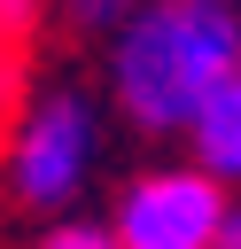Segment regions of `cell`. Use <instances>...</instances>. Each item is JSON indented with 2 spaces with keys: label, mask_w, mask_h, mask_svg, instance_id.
<instances>
[{
  "label": "cell",
  "mask_w": 241,
  "mask_h": 249,
  "mask_svg": "<svg viewBox=\"0 0 241 249\" xmlns=\"http://www.w3.org/2000/svg\"><path fill=\"white\" fill-rule=\"evenodd\" d=\"M241 70V16L202 0H140L117 23L109 86L140 132H187L194 109Z\"/></svg>",
  "instance_id": "1"
},
{
  "label": "cell",
  "mask_w": 241,
  "mask_h": 249,
  "mask_svg": "<svg viewBox=\"0 0 241 249\" xmlns=\"http://www.w3.org/2000/svg\"><path fill=\"white\" fill-rule=\"evenodd\" d=\"M93 156H101V117L86 93H47L16 117L8 132V195L31 202V210H62L86 179H93Z\"/></svg>",
  "instance_id": "2"
},
{
  "label": "cell",
  "mask_w": 241,
  "mask_h": 249,
  "mask_svg": "<svg viewBox=\"0 0 241 249\" xmlns=\"http://www.w3.org/2000/svg\"><path fill=\"white\" fill-rule=\"evenodd\" d=\"M225 187L202 179L194 163H155L140 171L124 195H117V218H109V241L117 249H210L218 226H225Z\"/></svg>",
  "instance_id": "3"
},
{
  "label": "cell",
  "mask_w": 241,
  "mask_h": 249,
  "mask_svg": "<svg viewBox=\"0 0 241 249\" xmlns=\"http://www.w3.org/2000/svg\"><path fill=\"white\" fill-rule=\"evenodd\" d=\"M187 132H194V171H202V179H218V187L241 179V70L194 109Z\"/></svg>",
  "instance_id": "4"
},
{
  "label": "cell",
  "mask_w": 241,
  "mask_h": 249,
  "mask_svg": "<svg viewBox=\"0 0 241 249\" xmlns=\"http://www.w3.org/2000/svg\"><path fill=\"white\" fill-rule=\"evenodd\" d=\"M31 249H117L109 241V226H86V218H62V226H47Z\"/></svg>",
  "instance_id": "5"
},
{
  "label": "cell",
  "mask_w": 241,
  "mask_h": 249,
  "mask_svg": "<svg viewBox=\"0 0 241 249\" xmlns=\"http://www.w3.org/2000/svg\"><path fill=\"white\" fill-rule=\"evenodd\" d=\"M39 23V0H0V62H16V47L31 39Z\"/></svg>",
  "instance_id": "6"
},
{
  "label": "cell",
  "mask_w": 241,
  "mask_h": 249,
  "mask_svg": "<svg viewBox=\"0 0 241 249\" xmlns=\"http://www.w3.org/2000/svg\"><path fill=\"white\" fill-rule=\"evenodd\" d=\"M62 8H70V23H86V31H117L140 0H62Z\"/></svg>",
  "instance_id": "7"
},
{
  "label": "cell",
  "mask_w": 241,
  "mask_h": 249,
  "mask_svg": "<svg viewBox=\"0 0 241 249\" xmlns=\"http://www.w3.org/2000/svg\"><path fill=\"white\" fill-rule=\"evenodd\" d=\"M210 249H241V202L225 210V226H218V241H210Z\"/></svg>",
  "instance_id": "8"
},
{
  "label": "cell",
  "mask_w": 241,
  "mask_h": 249,
  "mask_svg": "<svg viewBox=\"0 0 241 249\" xmlns=\"http://www.w3.org/2000/svg\"><path fill=\"white\" fill-rule=\"evenodd\" d=\"M202 8H233V16H241V0H202Z\"/></svg>",
  "instance_id": "9"
},
{
  "label": "cell",
  "mask_w": 241,
  "mask_h": 249,
  "mask_svg": "<svg viewBox=\"0 0 241 249\" xmlns=\"http://www.w3.org/2000/svg\"><path fill=\"white\" fill-rule=\"evenodd\" d=\"M0 86H16V70H8V62H0Z\"/></svg>",
  "instance_id": "10"
}]
</instances>
